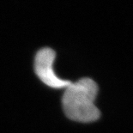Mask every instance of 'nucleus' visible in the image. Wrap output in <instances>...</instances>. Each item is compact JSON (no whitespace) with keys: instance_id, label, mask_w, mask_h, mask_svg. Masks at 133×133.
Instances as JSON below:
<instances>
[{"instance_id":"obj_1","label":"nucleus","mask_w":133,"mask_h":133,"mask_svg":"<svg viewBox=\"0 0 133 133\" xmlns=\"http://www.w3.org/2000/svg\"><path fill=\"white\" fill-rule=\"evenodd\" d=\"M98 94V85L90 78H82L71 83L62 98L64 114L73 121L91 123L99 119L101 112L95 101Z\"/></svg>"},{"instance_id":"obj_2","label":"nucleus","mask_w":133,"mask_h":133,"mask_svg":"<svg viewBox=\"0 0 133 133\" xmlns=\"http://www.w3.org/2000/svg\"><path fill=\"white\" fill-rule=\"evenodd\" d=\"M56 53L49 47L42 48L36 53L35 59V70L41 81L52 89L67 88L71 82L64 80L56 76L53 70Z\"/></svg>"}]
</instances>
